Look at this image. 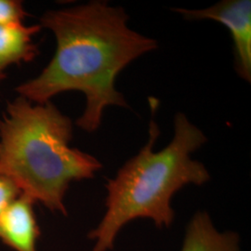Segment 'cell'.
Wrapping results in <instances>:
<instances>
[{
	"mask_svg": "<svg viewBox=\"0 0 251 251\" xmlns=\"http://www.w3.org/2000/svg\"><path fill=\"white\" fill-rule=\"evenodd\" d=\"M127 22L122 7L100 0L45 11L39 25L53 34L56 50L42 72L16 88L18 96L45 103L63 92L79 91L86 106L75 124L89 133L99 128L105 108L129 109L116 88L117 75L158 44Z\"/></svg>",
	"mask_w": 251,
	"mask_h": 251,
	"instance_id": "obj_1",
	"label": "cell"
},
{
	"mask_svg": "<svg viewBox=\"0 0 251 251\" xmlns=\"http://www.w3.org/2000/svg\"><path fill=\"white\" fill-rule=\"evenodd\" d=\"M171 143L158 152L153 145L160 134L152 119L148 142L105 184V212L90 233L92 251L114 249L119 232L137 219H149L157 228H169L175 220L171 199L180 189L203 185L210 179L205 165L192 154L207 142L205 133L183 113L174 117Z\"/></svg>",
	"mask_w": 251,
	"mask_h": 251,
	"instance_id": "obj_2",
	"label": "cell"
},
{
	"mask_svg": "<svg viewBox=\"0 0 251 251\" xmlns=\"http://www.w3.org/2000/svg\"><path fill=\"white\" fill-rule=\"evenodd\" d=\"M72 138V120L51 101L18 96L0 118V171L22 194L66 215L70 184L93 178L102 168L95 156L71 147Z\"/></svg>",
	"mask_w": 251,
	"mask_h": 251,
	"instance_id": "obj_3",
	"label": "cell"
},
{
	"mask_svg": "<svg viewBox=\"0 0 251 251\" xmlns=\"http://www.w3.org/2000/svg\"><path fill=\"white\" fill-rule=\"evenodd\" d=\"M172 10L187 21L212 20L227 27L233 39L235 70L242 79L251 83V0H223L206 9Z\"/></svg>",
	"mask_w": 251,
	"mask_h": 251,
	"instance_id": "obj_4",
	"label": "cell"
},
{
	"mask_svg": "<svg viewBox=\"0 0 251 251\" xmlns=\"http://www.w3.org/2000/svg\"><path fill=\"white\" fill-rule=\"evenodd\" d=\"M35 203L21 194L0 216V239L15 251H36L40 231L34 211Z\"/></svg>",
	"mask_w": 251,
	"mask_h": 251,
	"instance_id": "obj_5",
	"label": "cell"
},
{
	"mask_svg": "<svg viewBox=\"0 0 251 251\" xmlns=\"http://www.w3.org/2000/svg\"><path fill=\"white\" fill-rule=\"evenodd\" d=\"M40 25H0V83L12 65L31 63L38 55L34 37L41 31Z\"/></svg>",
	"mask_w": 251,
	"mask_h": 251,
	"instance_id": "obj_6",
	"label": "cell"
},
{
	"mask_svg": "<svg viewBox=\"0 0 251 251\" xmlns=\"http://www.w3.org/2000/svg\"><path fill=\"white\" fill-rule=\"evenodd\" d=\"M180 251H241L240 236L221 232L206 211H198L189 221Z\"/></svg>",
	"mask_w": 251,
	"mask_h": 251,
	"instance_id": "obj_7",
	"label": "cell"
},
{
	"mask_svg": "<svg viewBox=\"0 0 251 251\" xmlns=\"http://www.w3.org/2000/svg\"><path fill=\"white\" fill-rule=\"evenodd\" d=\"M28 12L20 0H0V25H24Z\"/></svg>",
	"mask_w": 251,
	"mask_h": 251,
	"instance_id": "obj_8",
	"label": "cell"
},
{
	"mask_svg": "<svg viewBox=\"0 0 251 251\" xmlns=\"http://www.w3.org/2000/svg\"><path fill=\"white\" fill-rule=\"evenodd\" d=\"M21 194L16 183L0 171V216L9 203Z\"/></svg>",
	"mask_w": 251,
	"mask_h": 251,
	"instance_id": "obj_9",
	"label": "cell"
}]
</instances>
